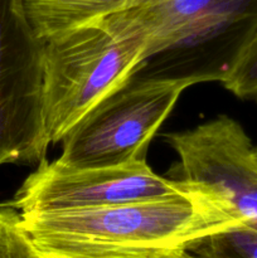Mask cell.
<instances>
[{"mask_svg": "<svg viewBox=\"0 0 257 258\" xmlns=\"http://www.w3.org/2000/svg\"><path fill=\"white\" fill-rule=\"evenodd\" d=\"M185 183L181 193L150 201L17 213L43 258H121L186 249L208 234L242 226L213 194Z\"/></svg>", "mask_w": 257, "mask_h": 258, "instance_id": "6da1fadb", "label": "cell"}, {"mask_svg": "<svg viewBox=\"0 0 257 258\" xmlns=\"http://www.w3.org/2000/svg\"><path fill=\"white\" fill-rule=\"evenodd\" d=\"M145 40L120 37L101 20L57 33L43 47L42 113L49 145L122 87L145 58Z\"/></svg>", "mask_w": 257, "mask_h": 258, "instance_id": "7a4b0ae2", "label": "cell"}, {"mask_svg": "<svg viewBox=\"0 0 257 258\" xmlns=\"http://www.w3.org/2000/svg\"><path fill=\"white\" fill-rule=\"evenodd\" d=\"M190 86L180 81L128 80L63 139L68 166H115L145 160L149 144Z\"/></svg>", "mask_w": 257, "mask_h": 258, "instance_id": "3957f363", "label": "cell"}, {"mask_svg": "<svg viewBox=\"0 0 257 258\" xmlns=\"http://www.w3.org/2000/svg\"><path fill=\"white\" fill-rule=\"evenodd\" d=\"M43 47L23 0H0V165H38L49 148L42 113Z\"/></svg>", "mask_w": 257, "mask_h": 258, "instance_id": "277c9868", "label": "cell"}, {"mask_svg": "<svg viewBox=\"0 0 257 258\" xmlns=\"http://www.w3.org/2000/svg\"><path fill=\"white\" fill-rule=\"evenodd\" d=\"M185 188V181L154 173L146 160L77 168L44 159L8 207L18 213L80 211L176 196Z\"/></svg>", "mask_w": 257, "mask_h": 258, "instance_id": "5b68a950", "label": "cell"}, {"mask_svg": "<svg viewBox=\"0 0 257 258\" xmlns=\"http://www.w3.org/2000/svg\"><path fill=\"white\" fill-rule=\"evenodd\" d=\"M165 139L180 180L206 189L234 221L257 231V155L241 123L221 115Z\"/></svg>", "mask_w": 257, "mask_h": 258, "instance_id": "8992f818", "label": "cell"}, {"mask_svg": "<svg viewBox=\"0 0 257 258\" xmlns=\"http://www.w3.org/2000/svg\"><path fill=\"white\" fill-rule=\"evenodd\" d=\"M256 32L257 0H218L173 44L146 57L130 80L223 83Z\"/></svg>", "mask_w": 257, "mask_h": 258, "instance_id": "52a82bcc", "label": "cell"}, {"mask_svg": "<svg viewBox=\"0 0 257 258\" xmlns=\"http://www.w3.org/2000/svg\"><path fill=\"white\" fill-rule=\"evenodd\" d=\"M218 0H140L101 19L120 37L145 40V58L173 44ZM144 58V59H145Z\"/></svg>", "mask_w": 257, "mask_h": 258, "instance_id": "ba28073f", "label": "cell"}, {"mask_svg": "<svg viewBox=\"0 0 257 258\" xmlns=\"http://www.w3.org/2000/svg\"><path fill=\"white\" fill-rule=\"evenodd\" d=\"M140 0H23L30 25L42 39L97 22Z\"/></svg>", "mask_w": 257, "mask_h": 258, "instance_id": "9c48e42d", "label": "cell"}, {"mask_svg": "<svg viewBox=\"0 0 257 258\" xmlns=\"http://www.w3.org/2000/svg\"><path fill=\"white\" fill-rule=\"evenodd\" d=\"M186 251L197 258H257V231L231 227L197 239Z\"/></svg>", "mask_w": 257, "mask_h": 258, "instance_id": "30bf717a", "label": "cell"}, {"mask_svg": "<svg viewBox=\"0 0 257 258\" xmlns=\"http://www.w3.org/2000/svg\"><path fill=\"white\" fill-rule=\"evenodd\" d=\"M0 258H43L9 207L0 211Z\"/></svg>", "mask_w": 257, "mask_h": 258, "instance_id": "8fae6325", "label": "cell"}, {"mask_svg": "<svg viewBox=\"0 0 257 258\" xmlns=\"http://www.w3.org/2000/svg\"><path fill=\"white\" fill-rule=\"evenodd\" d=\"M222 85L239 98H257V32L236 68Z\"/></svg>", "mask_w": 257, "mask_h": 258, "instance_id": "7c38bea8", "label": "cell"}, {"mask_svg": "<svg viewBox=\"0 0 257 258\" xmlns=\"http://www.w3.org/2000/svg\"><path fill=\"white\" fill-rule=\"evenodd\" d=\"M121 258H197L193 254L189 253L186 249H176V251H166V252H156V253L140 254V256H128Z\"/></svg>", "mask_w": 257, "mask_h": 258, "instance_id": "4fadbf2b", "label": "cell"}, {"mask_svg": "<svg viewBox=\"0 0 257 258\" xmlns=\"http://www.w3.org/2000/svg\"><path fill=\"white\" fill-rule=\"evenodd\" d=\"M254 151H256V155H257V146H254Z\"/></svg>", "mask_w": 257, "mask_h": 258, "instance_id": "5bb4252c", "label": "cell"}, {"mask_svg": "<svg viewBox=\"0 0 257 258\" xmlns=\"http://www.w3.org/2000/svg\"><path fill=\"white\" fill-rule=\"evenodd\" d=\"M256 101H257V98H256Z\"/></svg>", "mask_w": 257, "mask_h": 258, "instance_id": "9a60e30c", "label": "cell"}]
</instances>
